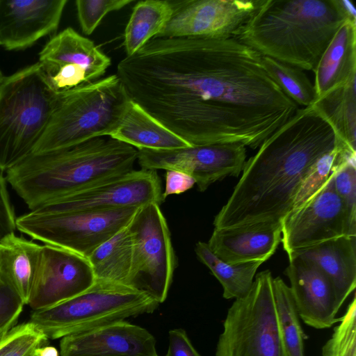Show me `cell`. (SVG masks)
Wrapping results in <instances>:
<instances>
[{"mask_svg": "<svg viewBox=\"0 0 356 356\" xmlns=\"http://www.w3.org/2000/svg\"><path fill=\"white\" fill-rule=\"evenodd\" d=\"M342 143L340 141L334 149L323 155L313 165L300 186L291 211L300 208L325 184L332 172L334 161Z\"/></svg>", "mask_w": 356, "mask_h": 356, "instance_id": "obj_33", "label": "cell"}, {"mask_svg": "<svg viewBox=\"0 0 356 356\" xmlns=\"http://www.w3.org/2000/svg\"><path fill=\"white\" fill-rule=\"evenodd\" d=\"M314 72L317 99L356 76V23L346 21L341 26Z\"/></svg>", "mask_w": 356, "mask_h": 356, "instance_id": "obj_22", "label": "cell"}, {"mask_svg": "<svg viewBox=\"0 0 356 356\" xmlns=\"http://www.w3.org/2000/svg\"><path fill=\"white\" fill-rule=\"evenodd\" d=\"M277 321L288 356H305L304 334L289 286L280 277L273 279Z\"/></svg>", "mask_w": 356, "mask_h": 356, "instance_id": "obj_29", "label": "cell"}, {"mask_svg": "<svg viewBox=\"0 0 356 356\" xmlns=\"http://www.w3.org/2000/svg\"><path fill=\"white\" fill-rule=\"evenodd\" d=\"M49 339L30 321L15 325L0 340V356H33Z\"/></svg>", "mask_w": 356, "mask_h": 356, "instance_id": "obj_31", "label": "cell"}, {"mask_svg": "<svg viewBox=\"0 0 356 356\" xmlns=\"http://www.w3.org/2000/svg\"><path fill=\"white\" fill-rule=\"evenodd\" d=\"M131 101L191 146L256 149L299 109L234 38L154 37L117 67Z\"/></svg>", "mask_w": 356, "mask_h": 356, "instance_id": "obj_1", "label": "cell"}, {"mask_svg": "<svg viewBox=\"0 0 356 356\" xmlns=\"http://www.w3.org/2000/svg\"><path fill=\"white\" fill-rule=\"evenodd\" d=\"M246 147L239 143L191 146L172 150L138 149L141 169L177 170L194 178L199 191L227 177H238L246 161Z\"/></svg>", "mask_w": 356, "mask_h": 356, "instance_id": "obj_14", "label": "cell"}, {"mask_svg": "<svg viewBox=\"0 0 356 356\" xmlns=\"http://www.w3.org/2000/svg\"><path fill=\"white\" fill-rule=\"evenodd\" d=\"M138 208L58 213L30 211L16 218V229L32 239L87 258L125 227Z\"/></svg>", "mask_w": 356, "mask_h": 356, "instance_id": "obj_9", "label": "cell"}, {"mask_svg": "<svg viewBox=\"0 0 356 356\" xmlns=\"http://www.w3.org/2000/svg\"><path fill=\"white\" fill-rule=\"evenodd\" d=\"M24 306L19 296L0 279V331L16 325Z\"/></svg>", "mask_w": 356, "mask_h": 356, "instance_id": "obj_36", "label": "cell"}, {"mask_svg": "<svg viewBox=\"0 0 356 356\" xmlns=\"http://www.w3.org/2000/svg\"><path fill=\"white\" fill-rule=\"evenodd\" d=\"M269 270L229 308L215 356H288L277 321Z\"/></svg>", "mask_w": 356, "mask_h": 356, "instance_id": "obj_8", "label": "cell"}, {"mask_svg": "<svg viewBox=\"0 0 356 356\" xmlns=\"http://www.w3.org/2000/svg\"><path fill=\"white\" fill-rule=\"evenodd\" d=\"M56 93L38 62L10 76L0 87V172L30 155L44 134Z\"/></svg>", "mask_w": 356, "mask_h": 356, "instance_id": "obj_6", "label": "cell"}, {"mask_svg": "<svg viewBox=\"0 0 356 356\" xmlns=\"http://www.w3.org/2000/svg\"><path fill=\"white\" fill-rule=\"evenodd\" d=\"M67 0H0V46L10 51L31 47L55 33Z\"/></svg>", "mask_w": 356, "mask_h": 356, "instance_id": "obj_17", "label": "cell"}, {"mask_svg": "<svg viewBox=\"0 0 356 356\" xmlns=\"http://www.w3.org/2000/svg\"><path fill=\"white\" fill-rule=\"evenodd\" d=\"M95 280L127 285L133 260L128 225L98 246L87 257Z\"/></svg>", "mask_w": 356, "mask_h": 356, "instance_id": "obj_25", "label": "cell"}, {"mask_svg": "<svg viewBox=\"0 0 356 356\" xmlns=\"http://www.w3.org/2000/svg\"><path fill=\"white\" fill-rule=\"evenodd\" d=\"M8 331H0V340L4 337V335L8 332Z\"/></svg>", "mask_w": 356, "mask_h": 356, "instance_id": "obj_42", "label": "cell"}, {"mask_svg": "<svg viewBox=\"0 0 356 356\" xmlns=\"http://www.w3.org/2000/svg\"><path fill=\"white\" fill-rule=\"evenodd\" d=\"M95 282L86 257L44 244L28 305L33 311L51 307L80 294Z\"/></svg>", "mask_w": 356, "mask_h": 356, "instance_id": "obj_16", "label": "cell"}, {"mask_svg": "<svg viewBox=\"0 0 356 356\" xmlns=\"http://www.w3.org/2000/svg\"><path fill=\"white\" fill-rule=\"evenodd\" d=\"M334 184L350 216L356 218V156H352L339 165H334Z\"/></svg>", "mask_w": 356, "mask_h": 356, "instance_id": "obj_35", "label": "cell"}, {"mask_svg": "<svg viewBox=\"0 0 356 356\" xmlns=\"http://www.w3.org/2000/svg\"><path fill=\"white\" fill-rule=\"evenodd\" d=\"M110 137L137 149L172 150L191 147L131 100Z\"/></svg>", "mask_w": 356, "mask_h": 356, "instance_id": "obj_24", "label": "cell"}, {"mask_svg": "<svg viewBox=\"0 0 356 356\" xmlns=\"http://www.w3.org/2000/svg\"><path fill=\"white\" fill-rule=\"evenodd\" d=\"M282 229L280 221L214 228L207 244L215 255L229 264L264 262L281 242Z\"/></svg>", "mask_w": 356, "mask_h": 356, "instance_id": "obj_20", "label": "cell"}, {"mask_svg": "<svg viewBox=\"0 0 356 356\" xmlns=\"http://www.w3.org/2000/svg\"><path fill=\"white\" fill-rule=\"evenodd\" d=\"M33 356H60V353L56 347L44 345L37 348Z\"/></svg>", "mask_w": 356, "mask_h": 356, "instance_id": "obj_40", "label": "cell"}, {"mask_svg": "<svg viewBox=\"0 0 356 356\" xmlns=\"http://www.w3.org/2000/svg\"><path fill=\"white\" fill-rule=\"evenodd\" d=\"M130 100L117 74L56 94L48 125L31 154L110 136L121 122Z\"/></svg>", "mask_w": 356, "mask_h": 356, "instance_id": "obj_5", "label": "cell"}, {"mask_svg": "<svg viewBox=\"0 0 356 356\" xmlns=\"http://www.w3.org/2000/svg\"><path fill=\"white\" fill-rule=\"evenodd\" d=\"M312 262L330 281L338 309L356 286V236H343L290 255Z\"/></svg>", "mask_w": 356, "mask_h": 356, "instance_id": "obj_21", "label": "cell"}, {"mask_svg": "<svg viewBox=\"0 0 356 356\" xmlns=\"http://www.w3.org/2000/svg\"><path fill=\"white\" fill-rule=\"evenodd\" d=\"M289 260L285 275L300 318L315 329L328 328L339 321L334 293L326 276L307 259L294 256Z\"/></svg>", "mask_w": 356, "mask_h": 356, "instance_id": "obj_19", "label": "cell"}, {"mask_svg": "<svg viewBox=\"0 0 356 356\" xmlns=\"http://www.w3.org/2000/svg\"><path fill=\"white\" fill-rule=\"evenodd\" d=\"M195 251L199 260L209 268L223 289L225 299H237L245 296L250 290L256 272L264 263L254 261L232 264L215 255L208 244L199 241Z\"/></svg>", "mask_w": 356, "mask_h": 356, "instance_id": "obj_28", "label": "cell"}, {"mask_svg": "<svg viewBox=\"0 0 356 356\" xmlns=\"http://www.w3.org/2000/svg\"><path fill=\"white\" fill-rule=\"evenodd\" d=\"M165 356H201L181 328L169 332L168 348Z\"/></svg>", "mask_w": 356, "mask_h": 356, "instance_id": "obj_39", "label": "cell"}, {"mask_svg": "<svg viewBox=\"0 0 356 356\" xmlns=\"http://www.w3.org/2000/svg\"><path fill=\"white\" fill-rule=\"evenodd\" d=\"M172 13L170 1H140L134 6L126 26L124 46L126 56L136 53L165 26Z\"/></svg>", "mask_w": 356, "mask_h": 356, "instance_id": "obj_27", "label": "cell"}, {"mask_svg": "<svg viewBox=\"0 0 356 356\" xmlns=\"http://www.w3.org/2000/svg\"><path fill=\"white\" fill-rule=\"evenodd\" d=\"M133 0H77V17L82 32L90 35L109 13L123 8Z\"/></svg>", "mask_w": 356, "mask_h": 356, "instance_id": "obj_34", "label": "cell"}, {"mask_svg": "<svg viewBox=\"0 0 356 356\" xmlns=\"http://www.w3.org/2000/svg\"><path fill=\"white\" fill-rule=\"evenodd\" d=\"M163 202L156 170L141 169L115 175L49 201L33 210L58 213L140 207Z\"/></svg>", "mask_w": 356, "mask_h": 356, "instance_id": "obj_12", "label": "cell"}, {"mask_svg": "<svg viewBox=\"0 0 356 356\" xmlns=\"http://www.w3.org/2000/svg\"><path fill=\"white\" fill-rule=\"evenodd\" d=\"M322 348L323 356H356V300L354 296L346 312Z\"/></svg>", "mask_w": 356, "mask_h": 356, "instance_id": "obj_32", "label": "cell"}, {"mask_svg": "<svg viewBox=\"0 0 356 356\" xmlns=\"http://www.w3.org/2000/svg\"><path fill=\"white\" fill-rule=\"evenodd\" d=\"M269 74L282 91L298 106H312L317 99L314 83L297 67L262 56Z\"/></svg>", "mask_w": 356, "mask_h": 356, "instance_id": "obj_30", "label": "cell"}, {"mask_svg": "<svg viewBox=\"0 0 356 356\" xmlns=\"http://www.w3.org/2000/svg\"><path fill=\"white\" fill-rule=\"evenodd\" d=\"M159 305L127 285L95 280L80 294L51 307L33 311L29 321L49 339H58L152 313Z\"/></svg>", "mask_w": 356, "mask_h": 356, "instance_id": "obj_7", "label": "cell"}, {"mask_svg": "<svg viewBox=\"0 0 356 356\" xmlns=\"http://www.w3.org/2000/svg\"><path fill=\"white\" fill-rule=\"evenodd\" d=\"M334 175L332 170L312 197L282 220L281 242L288 257L331 239L356 236V218L337 193Z\"/></svg>", "mask_w": 356, "mask_h": 356, "instance_id": "obj_11", "label": "cell"}, {"mask_svg": "<svg viewBox=\"0 0 356 356\" xmlns=\"http://www.w3.org/2000/svg\"><path fill=\"white\" fill-rule=\"evenodd\" d=\"M42 245L10 233L0 241V279L29 304Z\"/></svg>", "mask_w": 356, "mask_h": 356, "instance_id": "obj_23", "label": "cell"}, {"mask_svg": "<svg viewBox=\"0 0 356 356\" xmlns=\"http://www.w3.org/2000/svg\"><path fill=\"white\" fill-rule=\"evenodd\" d=\"M147 330L125 321L60 339V356H159Z\"/></svg>", "mask_w": 356, "mask_h": 356, "instance_id": "obj_18", "label": "cell"}, {"mask_svg": "<svg viewBox=\"0 0 356 356\" xmlns=\"http://www.w3.org/2000/svg\"><path fill=\"white\" fill-rule=\"evenodd\" d=\"M5 77H6V76H3V73H2V72L0 70V87H1V84H2V83H3V80H4V79H5Z\"/></svg>", "mask_w": 356, "mask_h": 356, "instance_id": "obj_41", "label": "cell"}, {"mask_svg": "<svg viewBox=\"0 0 356 356\" xmlns=\"http://www.w3.org/2000/svg\"><path fill=\"white\" fill-rule=\"evenodd\" d=\"M313 106L331 124L337 137L356 151V76L316 99Z\"/></svg>", "mask_w": 356, "mask_h": 356, "instance_id": "obj_26", "label": "cell"}, {"mask_svg": "<svg viewBox=\"0 0 356 356\" xmlns=\"http://www.w3.org/2000/svg\"><path fill=\"white\" fill-rule=\"evenodd\" d=\"M261 0L170 1L172 15L156 37L234 38Z\"/></svg>", "mask_w": 356, "mask_h": 356, "instance_id": "obj_15", "label": "cell"}, {"mask_svg": "<svg viewBox=\"0 0 356 356\" xmlns=\"http://www.w3.org/2000/svg\"><path fill=\"white\" fill-rule=\"evenodd\" d=\"M38 63L50 88L60 94L99 79L111 60L94 42L68 27L47 42Z\"/></svg>", "mask_w": 356, "mask_h": 356, "instance_id": "obj_13", "label": "cell"}, {"mask_svg": "<svg viewBox=\"0 0 356 356\" xmlns=\"http://www.w3.org/2000/svg\"><path fill=\"white\" fill-rule=\"evenodd\" d=\"M7 184L6 177L0 172V241L16 229V217Z\"/></svg>", "mask_w": 356, "mask_h": 356, "instance_id": "obj_37", "label": "cell"}, {"mask_svg": "<svg viewBox=\"0 0 356 356\" xmlns=\"http://www.w3.org/2000/svg\"><path fill=\"white\" fill-rule=\"evenodd\" d=\"M346 21L341 0H261L234 38L263 56L314 72Z\"/></svg>", "mask_w": 356, "mask_h": 356, "instance_id": "obj_4", "label": "cell"}, {"mask_svg": "<svg viewBox=\"0 0 356 356\" xmlns=\"http://www.w3.org/2000/svg\"><path fill=\"white\" fill-rule=\"evenodd\" d=\"M340 141L313 105L299 108L246 160L232 194L214 218L215 228L282 222L309 170Z\"/></svg>", "mask_w": 356, "mask_h": 356, "instance_id": "obj_2", "label": "cell"}, {"mask_svg": "<svg viewBox=\"0 0 356 356\" xmlns=\"http://www.w3.org/2000/svg\"><path fill=\"white\" fill-rule=\"evenodd\" d=\"M138 149L110 136L31 154L6 172L30 211L107 178L134 170Z\"/></svg>", "mask_w": 356, "mask_h": 356, "instance_id": "obj_3", "label": "cell"}, {"mask_svg": "<svg viewBox=\"0 0 356 356\" xmlns=\"http://www.w3.org/2000/svg\"><path fill=\"white\" fill-rule=\"evenodd\" d=\"M165 171V186L162 193L163 201L168 195L183 193L195 184L194 178L186 172L177 170Z\"/></svg>", "mask_w": 356, "mask_h": 356, "instance_id": "obj_38", "label": "cell"}, {"mask_svg": "<svg viewBox=\"0 0 356 356\" xmlns=\"http://www.w3.org/2000/svg\"><path fill=\"white\" fill-rule=\"evenodd\" d=\"M159 205L149 203L138 207L128 224L133 260L127 286L160 304L165 300L172 281L175 256Z\"/></svg>", "mask_w": 356, "mask_h": 356, "instance_id": "obj_10", "label": "cell"}]
</instances>
